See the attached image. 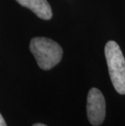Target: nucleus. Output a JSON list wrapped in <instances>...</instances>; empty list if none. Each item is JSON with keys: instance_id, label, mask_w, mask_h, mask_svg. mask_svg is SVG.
Listing matches in <instances>:
<instances>
[{"instance_id": "f257e3e1", "label": "nucleus", "mask_w": 125, "mask_h": 126, "mask_svg": "<svg viewBox=\"0 0 125 126\" xmlns=\"http://www.w3.org/2000/svg\"><path fill=\"white\" fill-rule=\"evenodd\" d=\"M29 48L38 66L43 70L53 68L62 60V47L56 42L47 37L32 38Z\"/></svg>"}, {"instance_id": "f03ea898", "label": "nucleus", "mask_w": 125, "mask_h": 126, "mask_svg": "<svg viewBox=\"0 0 125 126\" xmlns=\"http://www.w3.org/2000/svg\"><path fill=\"white\" fill-rule=\"evenodd\" d=\"M105 55L114 88L119 94H125V59L119 46L114 41L108 42Z\"/></svg>"}, {"instance_id": "7ed1b4c3", "label": "nucleus", "mask_w": 125, "mask_h": 126, "mask_svg": "<svg viewBox=\"0 0 125 126\" xmlns=\"http://www.w3.org/2000/svg\"><path fill=\"white\" fill-rule=\"evenodd\" d=\"M86 108L90 124L94 126L102 125L106 116V101L102 93L97 88H92L89 91Z\"/></svg>"}, {"instance_id": "20e7f679", "label": "nucleus", "mask_w": 125, "mask_h": 126, "mask_svg": "<svg viewBox=\"0 0 125 126\" xmlns=\"http://www.w3.org/2000/svg\"><path fill=\"white\" fill-rule=\"evenodd\" d=\"M21 6L30 9L37 16L48 20L52 17L51 7L46 0H15Z\"/></svg>"}, {"instance_id": "39448f33", "label": "nucleus", "mask_w": 125, "mask_h": 126, "mask_svg": "<svg viewBox=\"0 0 125 126\" xmlns=\"http://www.w3.org/2000/svg\"><path fill=\"white\" fill-rule=\"evenodd\" d=\"M0 126H7L6 125V122H5V120L3 119V117L0 113Z\"/></svg>"}, {"instance_id": "423d86ee", "label": "nucleus", "mask_w": 125, "mask_h": 126, "mask_svg": "<svg viewBox=\"0 0 125 126\" xmlns=\"http://www.w3.org/2000/svg\"><path fill=\"white\" fill-rule=\"evenodd\" d=\"M33 126H47L44 124H41V123H37V124H34Z\"/></svg>"}]
</instances>
